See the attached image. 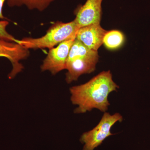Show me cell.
Returning <instances> with one entry per match:
<instances>
[{
  "mask_svg": "<svg viewBox=\"0 0 150 150\" xmlns=\"http://www.w3.org/2000/svg\"><path fill=\"white\" fill-rule=\"evenodd\" d=\"M118 88L110 71L99 73L86 83L71 87V100L73 104L77 105L75 113H84L93 109L106 112L110 105L109 94Z\"/></svg>",
  "mask_w": 150,
  "mask_h": 150,
  "instance_id": "obj_1",
  "label": "cell"
},
{
  "mask_svg": "<svg viewBox=\"0 0 150 150\" xmlns=\"http://www.w3.org/2000/svg\"><path fill=\"white\" fill-rule=\"evenodd\" d=\"M79 28L74 20L69 23L58 22L52 25L42 37L24 38L18 40L16 43L27 50L44 48L51 49L66 40L76 39Z\"/></svg>",
  "mask_w": 150,
  "mask_h": 150,
  "instance_id": "obj_2",
  "label": "cell"
},
{
  "mask_svg": "<svg viewBox=\"0 0 150 150\" xmlns=\"http://www.w3.org/2000/svg\"><path fill=\"white\" fill-rule=\"evenodd\" d=\"M123 120V117L120 113L111 115L108 112H105L98 124L81 136L80 140L84 144L83 150H94L101 145L106 138L113 135L111 132L112 126Z\"/></svg>",
  "mask_w": 150,
  "mask_h": 150,
  "instance_id": "obj_3",
  "label": "cell"
},
{
  "mask_svg": "<svg viewBox=\"0 0 150 150\" xmlns=\"http://www.w3.org/2000/svg\"><path fill=\"white\" fill-rule=\"evenodd\" d=\"M75 39L66 40L56 48L50 49L41 66V70L48 71L52 74L56 75L66 69L69 53Z\"/></svg>",
  "mask_w": 150,
  "mask_h": 150,
  "instance_id": "obj_4",
  "label": "cell"
},
{
  "mask_svg": "<svg viewBox=\"0 0 150 150\" xmlns=\"http://www.w3.org/2000/svg\"><path fill=\"white\" fill-rule=\"evenodd\" d=\"M98 53L91 55L76 57L67 61L66 80L70 83L77 80L82 75L90 74L95 70L98 61Z\"/></svg>",
  "mask_w": 150,
  "mask_h": 150,
  "instance_id": "obj_5",
  "label": "cell"
},
{
  "mask_svg": "<svg viewBox=\"0 0 150 150\" xmlns=\"http://www.w3.org/2000/svg\"><path fill=\"white\" fill-rule=\"evenodd\" d=\"M8 42L0 38V57L8 58L11 63L13 69L8 77L12 79L23 69L19 61L26 58L28 51L18 43Z\"/></svg>",
  "mask_w": 150,
  "mask_h": 150,
  "instance_id": "obj_6",
  "label": "cell"
},
{
  "mask_svg": "<svg viewBox=\"0 0 150 150\" xmlns=\"http://www.w3.org/2000/svg\"><path fill=\"white\" fill-rule=\"evenodd\" d=\"M103 0H87L76 11L74 20L79 28L93 24H100Z\"/></svg>",
  "mask_w": 150,
  "mask_h": 150,
  "instance_id": "obj_7",
  "label": "cell"
},
{
  "mask_svg": "<svg viewBox=\"0 0 150 150\" xmlns=\"http://www.w3.org/2000/svg\"><path fill=\"white\" fill-rule=\"evenodd\" d=\"M107 32L100 24L90 25L80 28L76 38L89 49L97 51L103 44V38Z\"/></svg>",
  "mask_w": 150,
  "mask_h": 150,
  "instance_id": "obj_8",
  "label": "cell"
},
{
  "mask_svg": "<svg viewBox=\"0 0 150 150\" xmlns=\"http://www.w3.org/2000/svg\"><path fill=\"white\" fill-rule=\"evenodd\" d=\"M55 0H8L9 6H25L30 10H45Z\"/></svg>",
  "mask_w": 150,
  "mask_h": 150,
  "instance_id": "obj_9",
  "label": "cell"
},
{
  "mask_svg": "<svg viewBox=\"0 0 150 150\" xmlns=\"http://www.w3.org/2000/svg\"><path fill=\"white\" fill-rule=\"evenodd\" d=\"M125 37L121 31L118 30L107 31L103 39V44L105 48L110 50L120 48L124 43Z\"/></svg>",
  "mask_w": 150,
  "mask_h": 150,
  "instance_id": "obj_10",
  "label": "cell"
},
{
  "mask_svg": "<svg viewBox=\"0 0 150 150\" xmlns=\"http://www.w3.org/2000/svg\"><path fill=\"white\" fill-rule=\"evenodd\" d=\"M9 23L6 21H0V38L6 41H11L16 43L18 40L15 39L6 31L7 26Z\"/></svg>",
  "mask_w": 150,
  "mask_h": 150,
  "instance_id": "obj_11",
  "label": "cell"
},
{
  "mask_svg": "<svg viewBox=\"0 0 150 150\" xmlns=\"http://www.w3.org/2000/svg\"><path fill=\"white\" fill-rule=\"evenodd\" d=\"M6 1V0H0V19H1L5 18L3 14V8Z\"/></svg>",
  "mask_w": 150,
  "mask_h": 150,
  "instance_id": "obj_12",
  "label": "cell"
}]
</instances>
